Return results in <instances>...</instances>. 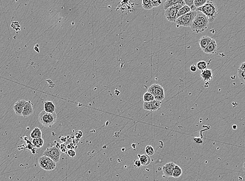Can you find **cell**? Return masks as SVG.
<instances>
[{
    "instance_id": "cell-1",
    "label": "cell",
    "mask_w": 245,
    "mask_h": 181,
    "mask_svg": "<svg viewBox=\"0 0 245 181\" xmlns=\"http://www.w3.org/2000/svg\"><path fill=\"white\" fill-rule=\"evenodd\" d=\"M196 11L197 14L190 27L193 32L200 33L207 30L209 26V19L201 12Z\"/></svg>"
},
{
    "instance_id": "cell-10",
    "label": "cell",
    "mask_w": 245,
    "mask_h": 181,
    "mask_svg": "<svg viewBox=\"0 0 245 181\" xmlns=\"http://www.w3.org/2000/svg\"><path fill=\"white\" fill-rule=\"evenodd\" d=\"M26 102L27 101H25V100H19L16 102L13 106V109L16 115L22 116L23 110Z\"/></svg>"
},
{
    "instance_id": "cell-29",
    "label": "cell",
    "mask_w": 245,
    "mask_h": 181,
    "mask_svg": "<svg viewBox=\"0 0 245 181\" xmlns=\"http://www.w3.org/2000/svg\"><path fill=\"white\" fill-rule=\"evenodd\" d=\"M145 151L148 156H152L154 154V149L151 146L148 145L145 147Z\"/></svg>"
},
{
    "instance_id": "cell-24",
    "label": "cell",
    "mask_w": 245,
    "mask_h": 181,
    "mask_svg": "<svg viewBox=\"0 0 245 181\" xmlns=\"http://www.w3.org/2000/svg\"><path fill=\"white\" fill-rule=\"evenodd\" d=\"M154 96L148 91L143 95V100L144 102H150L154 101Z\"/></svg>"
},
{
    "instance_id": "cell-32",
    "label": "cell",
    "mask_w": 245,
    "mask_h": 181,
    "mask_svg": "<svg viewBox=\"0 0 245 181\" xmlns=\"http://www.w3.org/2000/svg\"><path fill=\"white\" fill-rule=\"evenodd\" d=\"M83 136V133L82 131H77L75 133V137L76 138V139H80Z\"/></svg>"
},
{
    "instance_id": "cell-4",
    "label": "cell",
    "mask_w": 245,
    "mask_h": 181,
    "mask_svg": "<svg viewBox=\"0 0 245 181\" xmlns=\"http://www.w3.org/2000/svg\"><path fill=\"white\" fill-rule=\"evenodd\" d=\"M197 14V11H191L184 15L180 16L177 18L176 21V26L183 27H190L193 23V19Z\"/></svg>"
},
{
    "instance_id": "cell-9",
    "label": "cell",
    "mask_w": 245,
    "mask_h": 181,
    "mask_svg": "<svg viewBox=\"0 0 245 181\" xmlns=\"http://www.w3.org/2000/svg\"><path fill=\"white\" fill-rule=\"evenodd\" d=\"M162 102L154 100L150 102H144L143 104V109L149 112H155L159 110L161 108Z\"/></svg>"
},
{
    "instance_id": "cell-5",
    "label": "cell",
    "mask_w": 245,
    "mask_h": 181,
    "mask_svg": "<svg viewBox=\"0 0 245 181\" xmlns=\"http://www.w3.org/2000/svg\"><path fill=\"white\" fill-rule=\"evenodd\" d=\"M186 4L184 2L179 3L166 9L165 12L166 19H168V21L170 22H173V23L176 22V21L177 19L178 12L179 9H181Z\"/></svg>"
},
{
    "instance_id": "cell-13",
    "label": "cell",
    "mask_w": 245,
    "mask_h": 181,
    "mask_svg": "<svg viewBox=\"0 0 245 181\" xmlns=\"http://www.w3.org/2000/svg\"><path fill=\"white\" fill-rule=\"evenodd\" d=\"M217 49H218V46H217L216 40L212 39L210 44L208 45V46H207L206 48L204 49L203 51L207 54L212 55L216 52Z\"/></svg>"
},
{
    "instance_id": "cell-22",
    "label": "cell",
    "mask_w": 245,
    "mask_h": 181,
    "mask_svg": "<svg viewBox=\"0 0 245 181\" xmlns=\"http://www.w3.org/2000/svg\"><path fill=\"white\" fill-rule=\"evenodd\" d=\"M182 174H183V171H182V169L179 167L178 165H175L173 173V177L175 179H177L181 177Z\"/></svg>"
},
{
    "instance_id": "cell-30",
    "label": "cell",
    "mask_w": 245,
    "mask_h": 181,
    "mask_svg": "<svg viewBox=\"0 0 245 181\" xmlns=\"http://www.w3.org/2000/svg\"><path fill=\"white\" fill-rule=\"evenodd\" d=\"M67 154H68L69 156H70L71 158H73L76 156V152L73 149H69V150H68V151H67Z\"/></svg>"
},
{
    "instance_id": "cell-38",
    "label": "cell",
    "mask_w": 245,
    "mask_h": 181,
    "mask_svg": "<svg viewBox=\"0 0 245 181\" xmlns=\"http://www.w3.org/2000/svg\"><path fill=\"white\" fill-rule=\"evenodd\" d=\"M243 171H244V172H245V162L244 163V164H243Z\"/></svg>"
},
{
    "instance_id": "cell-35",
    "label": "cell",
    "mask_w": 245,
    "mask_h": 181,
    "mask_svg": "<svg viewBox=\"0 0 245 181\" xmlns=\"http://www.w3.org/2000/svg\"><path fill=\"white\" fill-rule=\"evenodd\" d=\"M197 67L195 66L194 64H193L192 66H191V67H190V70H191V72H196L197 71Z\"/></svg>"
},
{
    "instance_id": "cell-20",
    "label": "cell",
    "mask_w": 245,
    "mask_h": 181,
    "mask_svg": "<svg viewBox=\"0 0 245 181\" xmlns=\"http://www.w3.org/2000/svg\"><path fill=\"white\" fill-rule=\"evenodd\" d=\"M191 11V7L188 6L187 5H185L183 7L179 9V11L178 12V13L177 15V19L180 16L184 15L185 14L188 13L189 12Z\"/></svg>"
},
{
    "instance_id": "cell-8",
    "label": "cell",
    "mask_w": 245,
    "mask_h": 181,
    "mask_svg": "<svg viewBox=\"0 0 245 181\" xmlns=\"http://www.w3.org/2000/svg\"><path fill=\"white\" fill-rule=\"evenodd\" d=\"M61 154L60 149L56 146L48 148L43 152V156H48L56 163L59 162Z\"/></svg>"
},
{
    "instance_id": "cell-28",
    "label": "cell",
    "mask_w": 245,
    "mask_h": 181,
    "mask_svg": "<svg viewBox=\"0 0 245 181\" xmlns=\"http://www.w3.org/2000/svg\"><path fill=\"white\" fill-rule=\"evenodd\" d=\"M208 0H194L193 4L197 9L204 5L208 2Z\"/></svg>"
},
{
    "instance_id": "cell-18",
    "label": "cell",
    "mask_w": 245,
    "mask_h": 181,
    "mask_svg": "<svg viewBox=\"0 0 245 181\" xmlns=\"http://www.w3.org/2000/svg\"><path fill=\"white\" fill-rule=\"evenodd\" d=\"M184 1L183 0H166L165 2L164 3V9L166 10L168 9L169 7L172 6L173 5L177 4L179 3L183 2Z\"/></svg>"
},
{
    "instance_id": "cell-26",
    "label": "cell",
    "mask_w": 245,
    "mask_h": 181,
    "mask_svg": "<svg viewBox=\"0 0 245 181\" xmlns=\"http://www.w3.org/2000/svg\"><path fill=\"white\" fill-rule=\"evenodd\" d=\"M237 76L241 82L245 84V71H242L238 69L237 70Z\"/></svg>"
},
{
    "instance_id": "cell-25",
    "label": "cell",
    "mask_w": 245,
    "mask_h": 181,
    "mask_svg": "<svg viewBox=\"0 0 245 181\" xmlns=\"http://www.w3.org/2000/svg\"><path fill=\"white\" fill-rule=\"evenodd\" d=\"M207 63L204 61H200L197 62L196 66L197 68L200 71H203L204 70L207 69Z\"/></svg>"
},
{
    "instance_id": "cell-33",
    "label": "cell",
    "mask_w": 245,
    "mask_h": 181,
    "mask_svg": "<svg viewBox=\"0 0 245 181\" xmlns=\"http://www.w3.org/2000/svg\"><path fill=\"white\" fill-rule=\"evenodd\" d=\"M67 146H66L65 144H61L60 145V148H59V149H60V150L62 152H66L67 151Z\"/></svg>"
},
{
    "instance_id": "cell-11",
    "label": "cell",
    "mask_w": 245,
    "mask_h": 181,
    "mask_svg": "<svg viewBox=\"0 0 245 181\" xmlns=\"http://www.w3.org/2000/svg\"><path fill=\"white\" fill-rule=\"evenodd\" d=\"M176 164L174 162L168 163L163 167V173L165 177H173V173Z\"/></svg>"
},
{
    "instance_id": "cell-21",
    "label": "cell",
    "mask_w": 245,
    "mask_h": 181,
    "mask_svg": "<svg viewBox=\"0 0 245 181\" xmlns=\"http://www.w3.org/2000/svg\"><path fill=\"white\" fill-rule=\"evenodd\" d=\"M32 144L34 147L37 148H40L44 144V140L42 138L33 139L32 141Z\"/></svg>"
},
{
    "instance_id": "cell-39",
    "label": "cell",
    "mask_w": 245,
    "mask_h": 181,
    "mask_svg": "<svg viewBox=\"0 0 245 181\" xmlns=\"http://www.w3.org/2000/svg\"><path fill=\"white\" fill-rule=\"evenodd\" d=\"M232 127H233V129H234V130H236V129H237V126H236V125H235L232 126Z\"/></svg>"
},
{
    "instance_id": "cell-27",
    "label": "cell",
    "mask_w": 245,
    "mask_h": 181,
    "mask_svg": "<svg viewBox=\"0 0 245 181\" xmlns=\"http://www.w3.org/2000/svg\"><path fill=\"white\" fill-rule=\"evenodd\" d=\"M183 1L185 2V4L188 5V6L191 7V11H196L197 8L195 6V5L193 4L194 0H183Z\"/></svg>"
},
{
    "instance_id": "cell-6",
    "label": "cell",
    "mask_w": 245,
    "mask_h": 181,
    "mask_svg": "<svg viewBox=\"0 0 245 181\" xmlns=\"http://www.w3.org/2000/svg\"><path fill=\"white\" fill-rule=\"evenodd\" d=\"M148 92L152 94L156 100L162 102L165 97V91L163 87L158 84L151 85L148 89Z\"/></svg>"
},
{
    "instance_id": "cell-17",
    "label": "cell",
    "mask_w": 245,
    "mask_h": 181,
    "mask_svg": "<svg viewBox=\"0 0 245 181\" xmlns=\"http://www.w3.org/2000/svg\"><path fill=\"white\" fill-rule=\"evenodd\" d=\"M138 156L139 158V161H140L141 165L146 167L150 164L151 161L150 156H148L147 154H138Z\"/></svg>"
},
{
    "instance_id": "cell-15",
    "label": "cell",
    "mask_w": 245,
    "mask_h": 181,
    "mask_svg": "<svg viewBox=\"0 0 245 181\" xmlns=\"http://www.w3.org/2000/svg\"><path fill=\"white\" fill-rule=\"evenodd\" d=\"M212 38L211 37L208 36H204L201 37L199 40V44L200 47L202 50H203L205 48L208 46V45L211 42V40Z\"/></svg>"
},
{
    "instance_id": "cell-23",
    "label": "cell",
    "mask_w": 245,
    "mask_h": 181,
    "mask_svg": "<svg viewBox=\"0 0 245 181\" xmlns=\"http://www.w3.org/2000/svg\"><path fill=\"white\" fill-rule=\"evenodd\" d=\"M142 6L145 10H150L153 7L151 0H142Z\"/></svg>"
},
{
    "instance_id": "cell-12",
    "label": "cell",
    "mask_w": 245,
    "mask_h": 181,
    "mask_svg": "<svg viewBox=\"0 0 245 181\" xmlns=\"http://www.w3.org/2000/svg\"><path fill=\"white\" fill-rule=\"evenodd\" d=\"M33 113H34L33 104L31 102V101H27L26 104L23 110L22 116L24 118H26V117L31 116Z\"/></svg>"
},
{
    "instance_id": "cell-7",
    "label": "cell",
    "mask_w": 245,
    "mask_h": 181,
    "mask_svg": "<svg viewBox=\"0 0 245 181\" xmlns=\"http://www.w3.org/2000/svg\"><path fill=\"white\" fill-rule=\"evenodd\" d=\"M40 167L46 171H52L56 168V163L51 159L47 156H43L40 157L38 160Z\"/></svg>"
},
{
    "instance_id": "cell-3",
    "label": "cell",
    "mask_w": 245,
    "mask_h": 181,
    "mask_svg": "<svg viewBox=\"0 0 245 181\" xmlns=\"http://www.w3.org/2000/svg\"><path fill=\"white\" fill-rule=\"evenodd\" d=\"M38 119L43 126L51 127L57 122V115L55 112L49 113L42 110L39 115Z\"/></svg>"
},
{
    "instance_id": "cell-14",
    "label": "cell",
    "mask_w": 245,
    "mask_h": 181,
    "mask_svg": "<svg viewBox=\"0 0 245 181\" xmlns=\"http://www.w3.org/2000/svg\"><path fill=\"white\" fill-rule=\"evenodd\" d=\"M200 76L204 81L208 82L213 78V73L211 69H206L200 74Z\"/></svg>"
},
{
    "instance_id": "cell-19",
    "label": "cell",
    "mask_w": 245,
    "mask_h": 181,
    "mask_svg": "<svg viewBox=\"0 0 245 181\" xmlns=\"http://www.w3.org/2000/svg\"><path fill=\"white\" fill-rule=\"evenodd\" d=\"M42 133L41 129L38 127L34 128L30 133V137L32 139L42 138Z\"/></svg>"
},
{
    "instance_id": "cell-2",
    "label": "cell",
    "mask_w": 245,
    "mask_h": 181,
    "mask_svg": "<svg viewBox=\"0 0 245 181\" xmlns=\"http://www.w3.org/2000/svg\"><path fill=\"white\" fill-rule=\"evenodd\" d=\"M196 10L201 12L209 19V22H213L218 16V6L216 3L208 1L204 5L198 7Z\"/></svg>"
},
{
    "instance_id": "cell-31",
    "label": "cell",
    "mask_w": 245,
    "mask_h": 181,
    "mask_svg": "<svg viewBox=\"0 0 245 181\" xmlns=\"http://www.w3.org/2000/svg\"><path fill=\"white\" fill-rule=\"evenodd\" d=\"M151 1H152L153 7H158L162 2V0H151Z\"/></svg>"
},
{
    "instance_id": "cell-37",
    "label": "cell",
    "mask_w": 245,
    "mask_h": 181,
    "mask_svg": "<svg viewBox=\"0 0 245 181\" xmlns=\"http://www.w3.org/2000/svg\"><path fill=\"white\" fill-rule=\"evenodd\" d=\"M61 140L62 142H66V141H67V138L66 137H62L61 138Z\"/></svg>"
},
{
    "instance_id": "cell-34",
    "label": "cell",
    "mask_w": 245,
    "mask_h": 181,
    "mask_svg": "<svg viewBox=\"0 0 245 181\" xmlns=\"http://www.w3.org/2000/svg\"><path fill=\"white\" fill-rule=\"evenodd\" d=\"M134 163H135V164H134V167H140L141 165L140 161L139 160H135L134 161Z\"/></svg>"
},
{
    "instance_id": "cell-16",
    "label": "cell",
    "mask_w": 245,
    "mask_h": 181,
    "mask_svg": "<svg viewBox=\"0 0 245 181\" xmlns=\"http://www.w3.org/2000/svg\"><path fill=\"white\" fill-rule=\"evenodd\" d=\"M44 110L49 113H54L55 111V105L51 101H46L44 103Z\"/></svg>"
},
{
    "instance_id": "cell-36",
    "label": "cell",
    "mask_w": 245,
    "mask_h": 181,
    "mask_svg": "<svg viewBox=\"0 0 245 181\" xmlns=\"http://www.w3.org/2000/svg\"><path fill=\"white\" fill-rule=\"evenodd\" d=\"M239 69H240L242 71H245V61L241 64L239 68Z\"/></svg>"
}]
</instances>
